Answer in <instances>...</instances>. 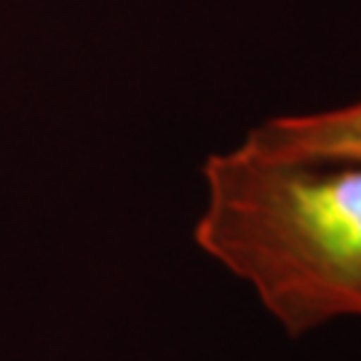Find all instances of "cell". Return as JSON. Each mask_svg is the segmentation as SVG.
<instances>
[{
    "mask_svg": "<svg viewBox=\"0 0 361 361\" xmlns=\"http://www.w3.org/2000/svg\"><path fill=\"white\" fill-rule=\"evenodd\" d=\"M195 244L257 292L286 335L361 319V166L246 150L204 164Z\"/></svg>",
    "mask_w": 361,
    "mask_h": 361,
    "instance_id": "cell-1",
    "label": "cell"
},
{
    "mask_svg": "<svg viewBox=\"0 0 361 361\" xmlns=\"http://www.w3.org/2000/svg\"><path fill=\"white\" fill-rule=\"evenodd\" d=\"M241 145L281 161L361 166V99L319 113L268 118Z\"/></svg>",
    "mask_w": 361,
    "mask_h": 361,
    "instance_id": "cell-2",
    "label": "cell"
}]
</instances>
